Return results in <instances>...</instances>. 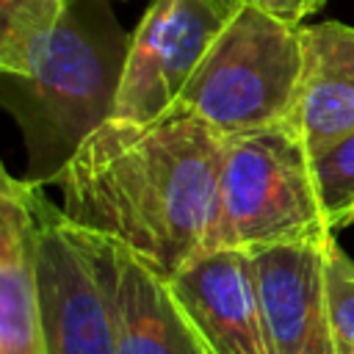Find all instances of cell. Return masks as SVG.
<instances>
[{"mask_svg":"<svg viewBox=\"0 0 354 354\" xmlns=\"http://www.w3.org/2000/svg\"><path fill=\"white\" fill-rule=\"evenodd\" d=\"M224 163V136L171 111L155 122L108 119L53 180L77 227L111 238L171 277L199 254Z\"/></svg>","mask_w":354,"mask_h":354,"instance_id":"1","label":"cell"},{"mask_svg":"<svg viewBox=\"0 0 354 354\" xmlns=\"http://www.w3.org/2000/svg\"><path fill=\"white\" fill-rule=\"evenodd\" d=\"M127 44L130 36L111 17L77 11L72 0L19 69L3 75V102L28 147V183L53 185L80 144L113 116Z\"/></svg>","mask_w":354,"mask_h":354,"instance_id":"2","label":"cell"},{"mask_svg":"<svg viewBox=\"0 0 354 354\" xmlns=\"http://www.w3.org/2000/svg\"><path fill=\"white\" fill-rule=\"evenodd\" d=\"M335 227L321 205L313 158L296 130L277 127L224 136L216 210L199 252H260L326 241Z\"/></svg>","mask_w":354,"mask_h":354,"instance_id":"3","label":"cell"},{"mask_svg":"<svg viewBox=\"0 0 354 354\" xmlns=\"http://www.w3.org/2000/svg\"><path fill=\"white\" fill-rule=\"evenodd\" d=\"M301 66V25L241 0L174 111L202 119L221 136L285 124L299 100Z\"/></svg>","mask_w":354,"mask_h":354,"instance_id":"4","label":"cell"},{"mask_svg":"<svg viewBox=\"0 0 354 354\" xmlns=\"http://www.w3.org/2000/svg\"><path fill=\"white\" fill-rule=\"evenodd\" d=\"M36 285L47 354H119L91 238L33 185Z\"/></svg>","mask_w":354,"mask_h":354,"instance_id":"5","label":"cell"},{"mask_svg":"<svg viewBox=\"0 0 354 354\" xmlns=\"http://www.w3.org/2000/svg\"><path fill=\"white\" fill-rule=\"evenodd\" d=\"M238 3L152 0L130 36L111 119L144 124L171 113Z\"/></svg>","mask_w":354,"mask_h":354,"instance_id":"6","label":"cell"},{"mask_svg":"<svg viewBox=\"0 0 354 354\" xmlns=\"http://www.w3.org/2000/svg\"><path fill=\"white\" fill-rule=\"evenodd\" d=\"M88 238L111 301L119 354H207L166 274L111 238L97 232Z\"/></svg>","mask_w":354,"mask_h":354,"instance_id":"7","label":"cell"},{"mask_svg":"<svg viewBox=\"0 0 354 354\" xmlns=\"http://www.w3.org/2000/svg\"><path fill=\"white\" fill-rule=\"evenodd\" d=\"M326 241L285 243L252 254L268 354H337L324 268Z\"/></svg>","mask_w":354,"mask_h":354,"instance_id":"8","label":"cell"},{"mask_svg":"<svg viewBox=\"0 0 354 354\" xmlns=\"http://www.w3.org/2000/svg\"><path fill=\"white\" fill-rule=\"evenodd\" d=\"M169 285L207 354H268L252 252H199Z\"/></svg>","mask_w":354,"mask_h":354,"instance_id":"9","label":"cell"},{"mask_svg":"<svg viewBox=\"0 0 354 354\" xmlns=\"http://www.w3.org/2000/svg\"><path fill=\"white\" fill-rule=\"evenodd\" d=\"M304 66L288 124L315 160L354 133V28L337 19L301 25Z\"/></svg>","mask_w":354,"mask_h":354,"instance_id":"10","label":"cell"},{"mask_svg":"<svg viewBox=\"0 0 354 354\" xmlns=\"http://www.w3.org/2000/svg\"><path fill=\"white\" fill-rule=\"evenodd\" d=\"M0 354H47L36 285L33 183L0 171Z\"/></svg>","mask_w":354,"mask_h":354,"instance_id":"11","label":"cell"},{"mask_svg":"<svg viewBox=\"0 0 354 354\" xmlns=\"http://www.w3.org/2000/svg\"><path fill=\"white\" fill-rule=\"evenodd\" d=\"M72 0H0V75L19 69L30 47L66 14Z\"/></svg>","mask_w":354,"mask_h":354,"instance_id":"12","label":"cell"},{"mask_svg":"<svg viewBox=\"0 0 354 354\" xmlns=\"http://www.w3.org/2000/svg\"><path fill=\"white\" fill-rule=\"evenodd\" d=\"M313 171L321 205L337 232L354 213V133H348L324 155H318L313 160Z\"/></svg>","mask_w":354,"mask_h":354,"instance_id":"13","label":"cell"},{"mask_svg":"<svg viewBox=\"0 0 354 354\" xmlns=\"http://www.w3.org/2000/svg\"><path fill=\"white\" fill-rule=\"evenodd\" d=\"M326 293L335 332V351L354 354V257L332 235L324 246Z\"/></svg>","mask_w":354,"mask_h":354,"instance_id":"14","label":"cell"},{"mask_svg":"<svg viewBox=\"0 0 354 354\" xmlns=\"http://www.w3.org/2000/svg\"><path fill=\"white\" fill-rule=\"evenodd\" d=\"M252 3L266 8V11H271L274 17L296 22V25H301L310 14H315L324 6V0H252Z\"/></svg>","mask_w":354,"mask_h":354,"instance_id":"15","label":"cell"},{"mask_svg":"<svg viewBox=\"0 0 354 354\" xmlns=\"http://www.w3.org/2000/svg\"><path fill=\"white\" fill-rule=\"evenodd\" d=\"M351 224H354V213H351V216L346 218V227H351Z\"/></svg>","mask_w":354,"mask_h":354,"instance_id":"16","label":"cell"}]
</instances>
